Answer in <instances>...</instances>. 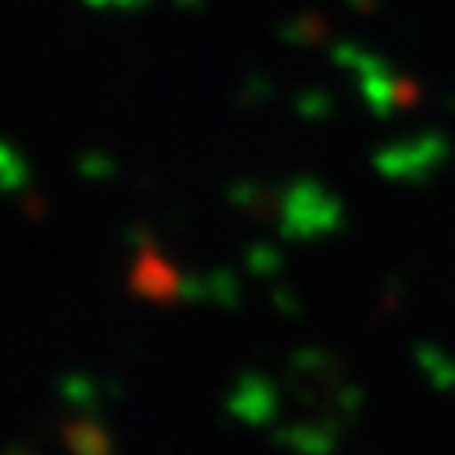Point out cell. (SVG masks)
<instances>
[{
  "mask_svg": "<svg viewBox=\"0 0 455 455\" xmlns=\"http://www.w3.org/2000/svg\"><path fill=\"white\" fill-rule=\"evenodd\" d=\"M130 291L144 301H176L183 291V280H180V269L165 259V251H158L155 244H144L130 269Z\"/></svg>",
  "mask_w": 455,
  "mask_h": 455,
  "instance_id": "cell-1",
  "label": "cell"
},
{
  "mask_svg": "<svg viewBox=\"0 0 455 455\" xmlns=\"http://www.w3.org/2000/svg\"><path fill=\"white\" fill-rule=\"evenodd\" d=\"M61 441L68 448V455H111V437L100 423L93 419H72L65 430H61Z\"/></svg>",
  "mask_w": 455,
  "mask_h": 455,
  "instance_id": "cell-2",
  "label": "cell"
}]
</instances>
